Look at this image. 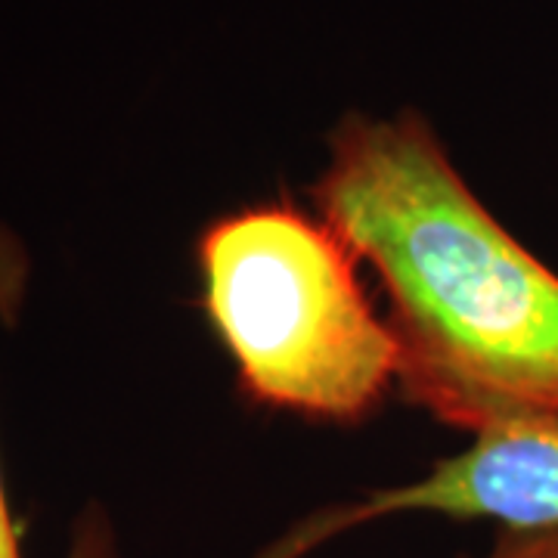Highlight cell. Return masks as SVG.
Instances as JSON below:
<instances>
[{
	"mask_svg": "<svg viewBox=\"0 0 558 558\" xmlns=\"http://www.w3.org/2000/svg\"><path fill=\"white\" fill-rule=\"evenodd\" d=\"M65 558H119V539L109 512L100 502H87L69 534Z\"/></svg>",
	"mask_w": 558,
	"mask_h": 558,
	"instance_id": "5",
	"label": "cell"
},
{
	"mask_svg": "<svg viewBox=\"0 0 558 558\" xmlns=\"http://www.w3.org/2000/svg\"><path fill=\"white\" fill-rule=\"evenodd\" d=\"M494 521L499 531H558V416H521L475 432L422 478L336 502L292 524L255 558H307L329 539L388 515Z\"/></svg>",
	"mask_w": 558,
	"mask_h": 558,
	"instance_id": "3",
	"label": "cell"
},
{
	"mask_svg": "<svg viewBox=\"0 0 558 558\" xmlns=\"http://www.w3.org/2000/svg\"><path fill=\"white\" fill-rule=\"evenodd\" d=\"M25 292H28V252L16 240V233L0 227V319L7 326L20 319Z\"/></svg>",
	"mask_w": 558,
	"mask_h": 558,
	"instance_id": "4",
	"label": "cell"
},
{
	"mask_svg": "<svg viewBox=\"0 0 558 558\" xmlns=\"http://www.w3.org/2000/svg\"><path fill=\"white\" fill-rule=\"evenodd\" d=\"M478 558H558V531H543V534L499 531L490 549Z\"/></svg>",
	"mask_w": 558,
	"mask_h": 558,
	"instance_id": "6",
	"label": "cell"
},
{
	"mask_svg": "<svg viewBox=\"0 0 558 558\" xmlns=\"http://www.w3.org/2000/svg\"><path fill=\"white\" fill-rule=\"evenodd\" d=\"M0 558H22L20 534L10 515V502H7V490H3V472H0Z\"/></svg>",
	"mask_w": 558,
	"mask_h": 558,
	"instance_id": "7",
	"label": "cell"
},
{
	"mask_svg": "<svg viewBox=\"0 0 558 558\" xmlns=\"http://www.w3.org/2000/svg\"><path fill=\"white\" fill-rule=\"evenodd\" d=\"M205 311L260 403L357 422L398 381V348L332 223L274 202L199 240Z\"/></svg>",
	"mask_w": 558,
	"mask_h": 558,
	"instance_id": "2",
	"label": "cell"
},
{
	"mask_svg": "<svg viewBox=\"0 0 558 558\" xmlns=\"http://www.w3.org/2000/svg\"><path fill=\"white\" fill-rule=\"evenodd\" d=\"M314 199L379 274L407 398L472 435L558 416V274L481 205L428 121L341 119Z\"/></svg>",
	"mask_w": 558,
	"mask_h": 558,
	"instance_id": "1",
	"label": "cell"
}]
</instances>
